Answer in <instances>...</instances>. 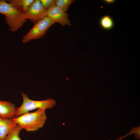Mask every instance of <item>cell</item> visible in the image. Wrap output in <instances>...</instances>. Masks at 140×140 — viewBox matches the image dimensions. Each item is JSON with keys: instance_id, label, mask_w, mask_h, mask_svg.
I'll use <instances>...</instances> for the list:
<instances>
[{"instance_id": "cell-14", "label": "cell", "mask_w": 140, "mask_h": 140, "mask_svg": "<svg viewBox=\"0 0 140 140\" xmlns=\"http://www.w3.org/2000/svg\"><path fill=\"white\" fill-rule=\"evenodd\" d=\"M44 9L46 10L55 5V0H40Z\"/></svg>"}, {"instance_id": "cell-6", "label": "cell", "mask_w": 140, "mask_h": 140, "mask_svg": "<svg viewBox=\"0 0 140 140\" xmlns=\"http://www.w3.org/2000/svg\"><path fill=\"white\" fill-rule=\"evenodd\" d=\"M68 16V14L55 5L47 10L46 13V16L50 17L55 23L60 24L62 26L71 25Z\"/></svg>"}, {"instance_id": "cell-11", "label": "cell", "mask_w": 140, "mask_h": 140, "mask_svg": "<svg viewBox=\"0 0 140 140\" xmlns=\"http://www.w3.org/2000/svg\"><path fill=\"white\" fill-rule=\"evenodd\" d=\"M100 24L102 27L105 30H109L113 26V22L109 16L106 15L103 17L100 20Z\"/></svg>"}, {"instance_id": "cell-5", "label": "cell", "mask_w": 140, "mask_h": 140, "mask_svg": "<svg viewBox=\"0 0 140 140\" xmlns=\"http://www.w3.org/2000/svg\"><path fill=\"white\" fill-rule=\"evenodd\" d=\"M46 10L43 7L40 0H34L24 13L26 18L34 25L46 16Z\"/></svg>"}, {"instance_id": "cell-1", "label": "cell", "mask_w": 140, "mask_h": 140, "mask_svg": "<svg viewBox=\"0 0 140 140\" xmlns=\"http://www.w3.org/2000/svg\"><path fill=\"white\" fill-rule=\"evenodd\" d=\"M46 109L39 108L34 112L25 113L12 119L22 129L29 132L35 131L44 126L47 118Z\"/></svg>"}, {"instance_id": "cell-12", "label": "cell", "mask_w": 140, "mask_h": 140, "mask_svg": "<svg viewBox=\"0 0 140 140\" xmlns=\"http://www.w3.org/2000/svg\"><path fill=\"white\" fill-rule=\"evenodd\" d=\"M55 5L65 12L68 10L69 6L75 1L74 0H55Z\"/></svg>"}, {"instance_id": "cell-15", "label": "cell", "mask_w": 140, "mask_h": 140, "mask_svg": "<svg viewBox=\"0 0 140 140\" xmlns=\"http://www.w3.org/2000/svg\"><path fill=\"white\" fill-rule=\"evenodd\" d=\"M106 2H107L108 3H113L114 2V0H105V1Z\"/></svg>"}, {"instance_id": "cell-10", "label": "cell", "mask_w": 140, "mask_h": 140, "mask_svg": "<svg viewBox=\"0 0 140 140\" xmlns=\"http://www.w3.org/2000/svg\"><path fill=\"white\" fill-rule=\"evenodd\" d=\"M22 129L17 125L10 132L4 140H22L19 137V134Z\"/></svg>"}, {"instance_id": "cell-9", "label": "cell", "mask_w": 140, "mask_h": 140, "mask_svg": "<svg viewBox=\"0 0 140 140\" xmlns=\"http://www.w3.org/2000/svg\"><path fill=\"white\" fill-rule=\"evenodd\" d=\"M34 0H8L6 1L15 8L24 13Z\"/></svg>"}, {"instance_id": "cell-3", "label": "cell", "mask_w": 140, "mask_h": 140, "mask_svg": "<svg viewBox=\"0 0 140 140\" xmlns=\"http://www.w3.org/2000/svg\"><path fill=\"white\" fill-rule=\"evenodd\" d=\"M23 102L19 107L16 108V117L19 116L30 111L39 108L51 109L56 104L55 100L52 99L36 101L30 99L26 94L21 93Z\"/></svg>"}, {"instance_id": "cell-8", "label": "cell", "mask_w": 140, "mask_h": 140, "mask_svg": "<svg viewBox=\"0 0 140 140\" xmlns=\"http://www.w3.org/2000/svg\"><path fill=\"white\" fill-rule=\"evenodd\" d=\"M17 125L12 119L0 118V140H4L10 132Z\"/></svg>"}, {"instance_id": "cell-2", "label": "cell", "mask_w": 140, "mask_h": 140, "mask_svg": "<svg viewBox=\"0 0 140 140\" xmlns=\"http://www.w3.org/2000/svg\"><path fill=\"white\" fill-rule=\"evenodd\" d=\"M0 13L5 16V20L12 31H17L27 19L24 13L4 0L0 1Z\"/></svg>"}, {"instance_id": "cell-13", "label": "cell", "mask_w": 140, "mask_h": 140, "mask_svg": "<svg viewBox=\"0 0 140 140\" xmlns=\"http://www.w3.org/2000/svg\"><path fill=\"white\" fill-rule=\"evenodd\" d=\"M140 127L139 126L138 127H136L133 128L130 130V131L129 133L123 136L120 137L118 138L115 140H121L127 136H129L132 133L134 134L135 137L137 139H140Z\"/></svg>"}, {"instance_id": "cell-7", "label": "cell", "mask_w": 140, "mask_h": 140, "mask_svg": "<svg viewBox=\"0 0 140 140\" xmlns=\"http://www.w3.org/2000/svg\"><path fill=\"white\" fill-rule=\"evenodd\" d=\"M16 108L9 101L0 100V118L4 119H13L16 117Z\"/></svg>"}, {"instance_id": "cell-4", "label": "cell", "mask_w": 140, "mask_h": 140, "mask_svg": "<svg viewBox=\"0 0 140 140\" xmlns=\"http://www.w3.org/2000/svg\"><path fill=\"white\" fill-rule=\"evenodd\" d=\"M55 22L51 19L46 16L40 20L24 36L22 39L24 43L35 39L40 38L44 36L50 27Z\"/></svg>"}]
</instances>
